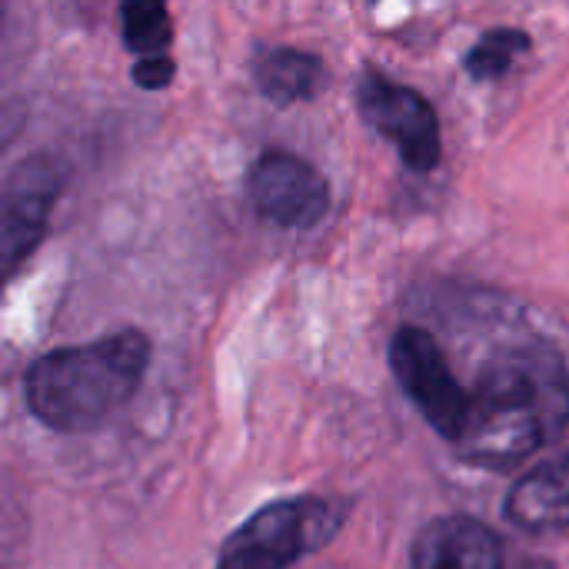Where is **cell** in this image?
I'll return each mask as SVG.
<instances>
[{
    "mask_svg": "<svg viewBox=\"0 0 569 569\" xmlns=\"http://www.w3.org/2000/svg\"><path fill=\"white\" fill-rule=\"evenodd\" d=\"M523 569H547V567H543V563H527Z\"/></svg>",
    "mask_w": 569,
    "mask_h": 569,
    "instance_id": "cell-14",
    "label": "cell"
},
{
    "mask_svg": "<svg viewBox=\"0 0 569 569\" xmlns=\"http://www.w3.org/2000/svg\"><path fill=\"white\" fill-rule=\"evenodd\" d=\"M503 510L520 530L550 533L569 527V450L520 477Z\"/></svg>",
    "mask_w": 569,
    "mask_h": 569,
    "instance_id": "cell-9",
    "label": "cell"
},
{
    "mask_svg": "<svg viewBox=\"0 0 569 569\" xmlns=\"http://www.w3.org/2000/svg\"><path fill=\"white\" fill-rule=\"evenodd\" d=\"M569 423V377L560 353L543 343L500 350L470 390V420L460 457L490 470H510L533 457Z\"/></svg>",
    "mask_w": 569,
    "mask_h": 569,
    "instance_id": "cell-1",
    "label": "cell"
},
{
    "mask_svg": "<svg viewBox=\"0 0 569 569\" xmlns=\"http://www.w3.org/2000/svg\"><path fill=\"white\" fill-rule=\"evenodd\" d=\"M320 73H323L320 57H313V53H307V50L280 47V50H270V53H263V57L257 60L260 90H263L277 107H290V103H300V100L317 97Z\"/></svg>",
    "mask_w": 569,
    "mask_h": 569,
    "instance_id": "cell-10",
    "label": "cell"
},
{
    "mask_svg": "<svg viewBox=\"0 0 569 569\" xmlns=\"http://www.w3.org/2000/svg\"><path fill=\"white\" fill-rule=\"evenodd\" d=\"M147 367L150 340L140 330H120L83 347L43 353L23 377V397L50 430L87 433L103 427L137 393Z\"/></svg>",
    "mask_w": 569,
    "mask_h": 569,
    "instance_id": "cell-2",
    "label": "cell"
},
{
    "mask_svg": "<svg viewBox=\"0 0 569 569\" xmlns=\"http://www.w3.org/2000/svg\"><path fill=\"white\" fill-rule=\"evenodd\" d=\"M390 367L423 420L457 447L470 420V390L453 377L440 343L420 327H400L390 343Z\"/></svg>",
    "mask_w": 569,
    "mask_h": 569,
    "instance_id": "cell-3",
    "label": "cell"
},
{
    "mask_svg": "<svg viewBox=\"0 0 569 569\" xmlns=\"http://www.w3.org/2000/svg\"><path fill=\"white\" fill-rule=\"evenodd\" d=\"M333 520L317 500H277L257 510L220 550L217 569H290Z\"/></svg>",
    "mask_w": 569,
    "mask_h": 569,
    "instance_id": "cell-4",
    "label": "cell"
},
{
    "mask_svg": "<svg viewBox=\"0 0 569 569\" xmlns=\"http://www.w3.org/2000/svg\"><path fill=\"white\" fill-rule=\"evenodd\" d=\"M413 569H507V553L480 520L440 517L417 537Z\"/></svg>",
    "mask_w": 569,
    "mask_h": 569,
    "instance_id": "cell-8",
    "label": "cell"
},
{
    "mask_svg": "<svg viewBox=\"0 0 569 569\" xmlns=\"http://www.w3.org/2000/svg\"><path fill=\"white\" fill-rule=\"evenodd\" d=\"M123 43L140 57L167 53L173 40L167 0H123Z\"/></svg>",
    "mask_w": 569,
    "mask_h": 569,
    "instance_id": "cell-11",
    "label": "cell"
},
{
    "mask_svg": "<svg viewBox=\"0 0 569 569\" xmlns=\"http://www.w3.org/2000/svg\"><path fill=\"white\" fill-rule=\"evenodd\" d=\"M360 110L373 130H380L417 173H427L440 163V120L433 107L410 87L387 80L383 73H363L360 80Z\"/></svg>",
    "mask_w": 569,
    "mask_h": 569,
    "instance_id": "cell-5",
    "label": "cell"
},
{
    "mask_svg": "<svg viewBox=\"0 0 569 569\" xmlns=\"http://www.w3.org/2000/svg\"><path fill=\"white\" fill-rule=\"evenodd\" d=\"M530 47V37L513 27H500L480 37V43L467 53V73L473 80H497L510 70L513 57Z\"/></svg>",
    "mask_w": 569,
    "mask_h": 569,
    "instance_id": "cell-12",
    "label": "cell"
},
{
    "mask_svg": "<svg viewBox=\"0 0 569 569\" xmlns=\"http://www.w3.org/2000/svg\"><path fill=\"white\" fill-rule=\"evenodd\" d=\"M173 70H177L173 60L167 53H157V57H140L130 73H133V83L137 87H143V90H163V87H170Z\"/></svg>",
    "mask_w": 569,
    "mask_h": 569,
    "instance_id": "cell-13",
    "label": "cell"
},
{
    "mask_svg": "<svg viewBox=\"0 0 569 569\" xmlns=\"http://www.w3.org/2000/svg\"><path fill=\"white\" fill-rule=\"evenodd\" d=\"M250 197L263 217L297 230L320 223L330 207V190L320 170L287 150H270L257 160L250 173Z\"/></svg>",
    "mask_w": 569,
    "mask_h": 569,
    "instance_id": "cell-6",
    "label": "cell"
},
{
    "mask_svg": "<svg viewBox=\"0 0 569 569\" xmlns=\"http://www.w3.org/2000/svg\"><path fill=\"white\" fill-rule=\"evenodd\" d=\"M63 180L67 173L53 157H30L10 173L3 190V227H0L7 267H17L40 243L47 230V213L60 197Z\"/></svg>",
    "mask_w": 569,
    "mask_h": 569,
    "instance_id": "cell-7",
    "label": "cell"
}]
</instances>
